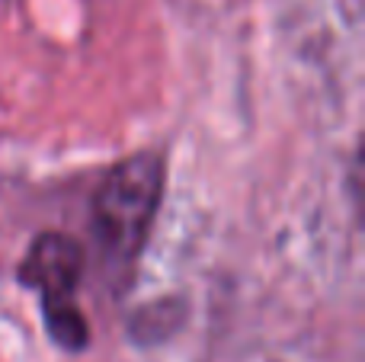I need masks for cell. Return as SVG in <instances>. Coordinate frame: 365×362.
Listing matches in <instances>:
<instances>
[{
  "label": "cell",
  "mask_w": 365,
  "mask_h": 362,
  "mask_svg": "<svg viewBox=\"0 0 365 362\" xmlns=\"http://www.w3.org/2000/svg\"><path fill=\"white\" fill-rule=\"evenodd\" d=\"M164 196V157L154 151L119 160L93 199V234L100 257L115 282H125L138 267L151 224Z\"/></svg>",
  "instance_id": "cell-1"
},
{
  "label": "cell",
  "mask_w": 365,
  "mask_h": 362,
  "mask_svg": "<svg viewBox=\"0 0 365 362\" xmlns=\"http://www.w3.org/2000/svg\"><path fill=\"white\" fill-rule=\"evenodd\" d=\"M81 269H83L81 244L68 234H58V231L38 234L32 241L29 254H26L23 267H19L23 286L38 292L48 333L55 337L58 346H64L71 353L87 346V318H83L81 305H77Z\"/></svg>",
  "instance_id": "cell-2"
}]
</instances>
